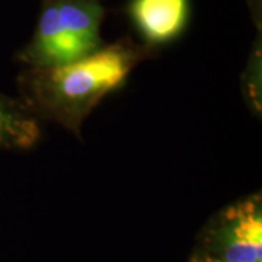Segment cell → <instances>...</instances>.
<instances>
[{"label": "cell", "instance_id": "6da1fadb", "mask_svg": "<svg viewBox=\"0 0 262 262\" xmlns=\"http://www.w3.org/2000/svg\"><path fill=\"white\" fill-rule=\"evenodd\" d=\"M144 53L130 39H121L66 64L29 67L20 77L24 103L38 120L46 118L79 134L86 117L125 83Z\"/></svg>", "mask_w": 262, "mask_h": 262}, {"label": "cell", "instance_id": "8992f818", "mask_svg": "<svg viewBox=\"0 0 262 262\" xmlns=\"http://www.w3.org/2000/svg\"><path fill=\"white\" fill-rule=\"evenodd\" d=\"M194 262H225V261H222V259H217V258H214V256H210V255H204V256L198 258V259Z\"/></svg>", "mask_w": 262, "mask_h": 262}, {"label": "cell", "instance_id": "7a4b0ae2", "mask_svg": "<svg viewBox=\"0 0 262 262\" xmlns=\"http://www.w3.org/2000/svg\"><path fill=\"white\" fill-rule=\"evenodd\" d=\"M101 0H42L34 35L19 53L34 69L79 60L102 47Z\"/></svg>", "mask_w": 262, "mask_h": 262}, {"label": "cell", "instance_id": "5b68a950", "mask_svg": "<svg viewBox=\"0 0 262 262\" xmlns=\"http://www.w3.org/2000/svg\"><path fill=\"white\" fill-rule=\"evenodd\" d=\"M39 137V120L28 106L0 95V149H31Z\"/></svg>", "mask_w": 262, "mask_h": 262}, {"label": "cell", "instance_id": "3957f363", "mask_svg": "<svg viewBox=\"0 0 262 262\" xmlns=\"http://www.w3.org/2000/svg\"><path fill=\"white\" fill-rule=\"evenodd\" d=\"M210 256L225 262H262L259 195L229 207L210 239Z\"/></svg>", "mask_w": 262, "mask_h": 262}, {"label": "cell", "instance_id": "277c9868", "mask_svg": "<svg viewBox=\"0 0 262 262\" xmlns=\"http://www.w3.org/2000/svg\"><path fill=\"white\" fill-rule=\"evenodd\" d=\"M128 15L147 44L162 46L185 29L189 0H131Z\"/></svg>", "mask_w": 262, "mask_h": 262}]
</instances>
